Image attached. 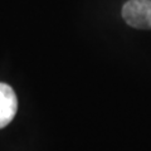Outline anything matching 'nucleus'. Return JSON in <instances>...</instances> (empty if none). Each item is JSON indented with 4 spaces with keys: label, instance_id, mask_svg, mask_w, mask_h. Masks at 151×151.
Instances as JSON below:
<instances>
[{
    "label": "nucleus",
    "instance_id": "obj_1",
    "mask_svg": "<svg viewBox=\"0 0 151 151\" xmlns=\"http://www.w3.org/2000/svg\"><path fill=\"white\" fill-rule=\"evenodd\" d=\"M122 17L130 27L151 29V0H129L122 6Z\"/></svg>",
    "mask_w": 151,
    "mask_h": 151
},
{
    "label": "nucleus",
    "instance_id": "obj_2",
    "mask_svg": "<svg viewBox=\"0 0 151 151\" xmlns=\"http://www.w3.org/2000/svg\"><path fill=\"white\" fill-rule=\"evenodd\" d=\"M18 110V100L13 88L6 83H0V129L13 121Z\"/></svg>",
    "mask_w": 151,
    "mask_h": 151
}]
</instances>
